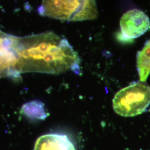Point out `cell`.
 <instances>
[{
	"mask_svg": "<svg viewBox=\"0 0 150 150\" xmlns=\"http://www.w3.org/2000/svg\"><path fill=\"white\" fill-rule=\"evenodd\" d=\"M17 56L16 69L26 72L58 75L72 71L81 74L80 57L67 40L53 32L25 37L12 36Z\"/></svg>",
	"mask_w": 150,
	"mask_h": 150,
	"instance_id": "cell-1",
	"label": "cell"
},
{
	"mask_svg": "<svg viewBox=\"0 0 150 150\" xmlns=\"http://www.w3.org/2000/svg\"><path fill=\"white\" fill-rule=\"evenodd\" d=\"M41 16L66 21L92 20L98 16L96 0H42Z\"/></svg>",
	"mask_w": 150,
	"mask_h": 150,
	"instance_id": "cell-2",
	"label": "cell"
},
{
	"mask_svg": "<svg viewBox=\"0 0 150 150\" xmlns=\"http://www.w3.org/2000/svg\"><path fill=\"white\" fill-rule=\"evenodd\" d=\"M115 112L123 117H133L142 113L150 105V87L138 82L117 92L112 100Z\"/></svg>",
	"mask_w": 150,
	"mask_h": 150,
	"instance_id": "cell-3",
	"label": "cell"
},
{
	"mask_svg": "<svg viewBox=\"0 0 150 150\" xmlns=\"http://www.w3.org/2000/svg\"><path fill=\"white\" fill-rule=\"evenodd\" d=\"M120 31L117 38L127 42L139 38L147 32L150 27L149 17L139 9H132L123 14L120 19Z\"/></svg>",
	"mask_w": 150,
	"mask_h": 150,
	"instance_id": "cell-4",
	"label": "cell"
},
{
	"mask_svg": "<svg viewBox=\"0 0 150 150\" xmlns=\"http://www.w3.org/2000/svg\"><path fill=\"white\" fill-rule=\"evenodd\" d=\"M12 35L0 31V78H17V56L12 46Z\"/></svg>",
	"mask_w": 150,
	"mask_h": 150,
	"instance_id": "cell-5",
	"label": "cell"
},
{
	"mask_svg": "<svg viewBox=\"0 0 150 150\" xmlns=\"http://www.w3.org/2000/svg\"><path fill=\"white\" fill-rule=\"evenodd\" d=\"M34 150H76V149L66 135L50 134L38 138Z\"/></svg>",
	"mask_w": 150,
	"mask_h": 150,
	"instance_id": "cell-6",
	"label": "cell"
},
{
	"mask_svg": "<svg viewBox=\"0 0 150 150\" xmlns=\"http://www.w3.org/2000/svg\"><path fill=\"white\" fill-rule=\"evenodd\" d=\"M137 67L139 80L145 82L150 74V38L137 53Z\"/></svg>",
	"mask_w": 150,
	"mask_h": 150,
	"instance_id": "cell-7",
	"label": "cell"
},
{
	"mask_svg": "<svg viewBox=\"0 0 150 150\" xmlns=\"http://www.w3.org/2000/svg\"><path fill=\"white\" fill-rule=\"evenodd\" d=\"M22 113L28 118L43 120L48 116L44 103L40 101H32L24 104L21 108Z\"/></svg>",
	"mask_w": 150,
	"mask_h": 150,
	"instance_id": "cell-8",
	"label": "cell"
},
{
	"mask_svg": "<svg viewBox=\"0 0 150 150\" xmlns=\"http://www.w3.org/2000/svg\"></svg>",
	"mask_w": 150,
	"mask_h": 150,
	"instance_id": "cell-9",
	"label": "cell"
}]
</instances>
